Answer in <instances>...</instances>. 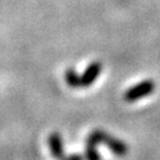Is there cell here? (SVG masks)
Masks as SVG:
<instances>
[{"instance_id":"1","label":"cell","mask_w":160,"mask_h":160,"mask_svg":"<svg viewBox=\"0 0 160 160\" xmlns=\"http://www.w3.org/2000/svg\"><path fill=\"white\" fill-rule=\"evenodd\" d=\"M89 139H92L95 143H104L107 147H108L115 155H119V157H123L128 153V146L123 141H121L116 138H113L112 135L107 134L106 132L102 131H94L89 135Z\"/></svg>"},{"instance_id":"2","label":"cell","mask_w":160,"mask_h":160,"mask_svg":"<svg viewBox=\"0 0 160 160\" xmlns=\"http://www.w3.org/2000/svg\"><path fill=\"white\" fill-rule=\"evenodd\" d=\"M154 89H155L154 81L152 80L142 81V82L138 83L137 86L129 88L125 92L123 98H125V101H127V102H135L137 100H140V98H142V97L152 94Z\"/></svg>"},{"instance_id":"6","label":"cell","mask_w":160,"mask_h":160,"mask_svg":"<svg viewBox=\"0 0 160 160\" xmlns=\"http://www.w3.org/2000/svg\"><path fill=\"white\" fill-rule=\"evenodd\" d=\"M65 81L71 88H81V76L77 75L74 69H68L65 71Z\"/></svg>"},{"instance_id":"5","label":"cell","mask_w":160,"mask_h":160,"mask_svg":"<svg viewBox=\"0 0 160 160\" xmlns=\"http://www.w3.org/2000/svg\"><path fill=\"white\" fill-rule=\"evenodd\" d=\"M97 143H95L92 139H87V145H86V155L84 158L86 160H101V155L98 154L96 149Z\"/></svg>"},{"instance_id":"4","label":"cell","mask_w":160,"mask_h":160,"mask_svg":"<svg viewBox=\"0 0 160 160\" xmlns=\"http://www.w3.org/2000/svg\"><path fill=\"white\" fill-rule=\"evenodd\" d=\"M49 146L55 160H62L65 157L63 149V140L59 133H52L49 137Z\"/></svg>"},{"instance_id":"3","label":"cell","mask_w":160,"mask_h":160,"mask_svg":"<svg viewBox=\"0 0 160 160\" xmlns=\"http://www.w3.org/2000/svg\"><path fill=\"white\" fill-rule=\"evenodd\" d=\"M101 70H102V64L100 62H92L89 64L86 71L81 76V88H87V87L92 86L100 76Z\"/></svg>"},{"instance_id":"7","label":"cell","mask_w":160,"mask_h":160,"mask_svg":"<svg viewBox=\"0 0 160 160\" xmlns=\"http://www.w3.org/2000/svg\"><path fill=\"white\" fill-rule=\"evenodd\" d=\"M62 160H86V158L81 154H71V155H65Z\"/></svg>"}]
</instances>
